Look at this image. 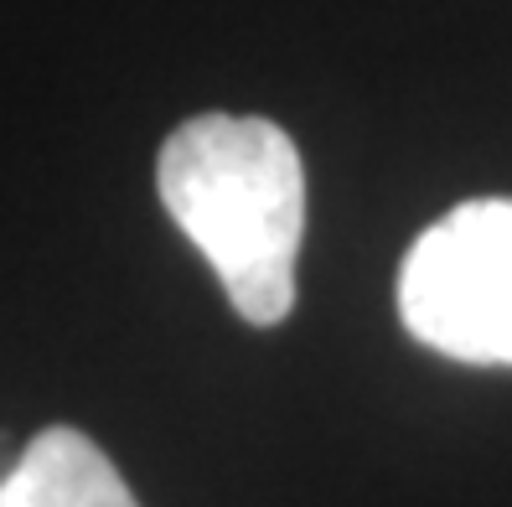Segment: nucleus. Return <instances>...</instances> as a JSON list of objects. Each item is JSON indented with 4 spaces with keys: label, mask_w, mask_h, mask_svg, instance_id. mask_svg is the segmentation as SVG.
Returning <instances> with one entry per match:
<instances>
[{
    "label": "nucleus",
    "mask_w": 512,
    "mask_h": 507,
    "mask_svg": "<svg viewBox=\"0 0 512 507\" xmlns=\"http://www.w3.org/2000/svg\"><path fill=\"white\" fill-rule=\"evenodd\" d=\"M399 316L414 342L456 363L512 368V197L461 202L414 238Z\"/></svg>",
    "instance_id": "nucleus-2"
},
{
    "label": "nucleus",
    "mask_w": 512,
    "mask_h": 507,
    "mask_svg": "<svg viewBox=\"0 0 512 507\" xmlns=\"http://www.w3.org/2000/svg\"><path fill=\"white\" fill-rule=\"evenodd\" d=\"M156 187L171 223L213 264L228 306L249 326L295 311V259L306 233V166L264 114H192L161 145Z\"/></svg>",
    "instance_id": "nucleus-1"
},
{
    "label": "nucleus",
    "mask_w": 512,
    "mask_h": 507,
    "mask_svg": "<svg viewBox=\"0 0 512 507\" xmlns=\"http://www.w3.org/2000/svg\"><path fill=\"white\" fill-rule=\"evenodd\" d=\"M0 507H140L125 476L73 425H47L0 476Z\"/></svg>",
    "instance_id": "nucleus-3"
},
{
    "label": "nucleus",
    "mask_w": 512,
    "mask_h": 507,
    "mask_svg": "<svg viewBox=\"0 0 512 507\" xmlns=\"http://www.w3.org/2000/svg\"><path fill=\"white\" fill-rule=\"evenodd\" d=\"M16 461H21V451L11 456V435H0V476H6V471H11Z\"/></svg>",
    "instance_id": "nucleus-4"
}]
</instances>
